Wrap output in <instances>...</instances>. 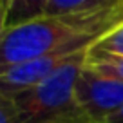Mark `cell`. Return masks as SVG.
<instances>
[{"instance_id": "obj_4", "label": "cell", "mask_w": 123, "mask_h": 123, "mask_svg": "<svg viewBox=\"0 0 123 123\" xmlns=\"http://www.w3.org/2000/svg\"><path fill=\"white\" fill-rule=\"evenodd\" d=\"M49 0H2L0 31L18 27L45 15Z\"/></svg>"}, {"instance_id": "obj_9", "label": "cell", "mask_w": 123, "mask_h": 123, "mask_svg": "<svg viewBox=\"0 0 123 123\" xmlns=\"http://www.w3.org/2000/svg\"><path fill=\"white\" fill-rule=\"evenodd\" d=\"M107 123H123V109H121L119 112H116V114L112 116V118L109 119Z\"/></svg>"}, {"instance_id": "obj_3", "label": "cell", "mask_w": 123, "mask_h": 123, "mask_svg": "<svg viewBox=\"0 0 123 123\" xmlns=\"http://www.w3.org/2000/svg\"><path fill=\"white\" fill-rule=\"evenodd\" d=\"M76 100L91 123H107L123 109V80L100 73L85 62L76 81Z\"/></svg>"}, {"instance_id": "obj_6", "label": "cell", "mask_w": 123, "mask_h": 123, "mask_svg": "<svg viewBox=\"0 0 123 123\" xmlns=\"http://www.w3.org/2000/svg\"><path fill=\"white\" fill-rule=\"evenodd\" d=\"M91 54L100 56H118L123 58V24L116 25L112 31H109L101 40H98L89 51Z\"/></svg>"}, {"instance_id": "obj_5", "label": "cell", "mask_w": 123, "mask_h": 123, "mask_svg": "<svg viewBox=\"0 0 123 123\" xmlns=\"http://www.w3.org/2000/svg\"><path fill=\"white\" fill-rule=\"evenodd\" d=\"M119 0H49L45 15H65V13H80L100 9L105 6L116 4Z\"/></svg>"}, {"instance_id": "obj_2", "label": "cell", "mask_w": 123, "mask_h": 123, "mask_svg": "<svg viewBox=\"0 0 123 123\" xmlns=\"http://www.w3.org/2000/svg\"><path fill=\"white\" fill-rule=\"evenodd\" d=\"M87 56L67 63L36 85L0 92V96L9 100L20 123H91L76 100V81Z\"/></svg>"}, {"instance_id": "obj_1", "label": "cell", "mask_w": 123, "mask_h": 123, "mask_svg": "<svg viewBox=\"0 0 123 123\" xmlns=\"http://www.w3.org/2000/svg\"><path fill=\"white\" fill-rule=\"evenodd\" d=\"M119 24H123V0L91 11L43 15L18 27L2 31L0 69L35 60L73 43H96Z\"/></svg>"}, {"instance_id": "obj_7", "label": "cell", "mask_w": 123, "mask_h": 123, "mask_svg": "<svg viewBox=\"0 0 123 123\" xmlns=\"http://www.w3.org/2000/svg\"><path fill=\"white\" fill-rule=\"evenodd\" d=\"M87 65H91L92 69L100 71L103 74L114 76L123 80V58L118 56H100V54H91L87 56Z\"/></svg>"}, {"instance_id": "obj_8", "label": "cell", "mask_w": 123, "mask_h": 123, "mask_svg": "<svg viewBox=\"0 0 123 123\" xmlns=\"http://www.w3.org/2000/svg\"><path fill=\"white\" fill-rule=\"evenodd\" d=\"M0 123H20L13 105L4 96H0Z\"/></svg>"}]
</instances>
